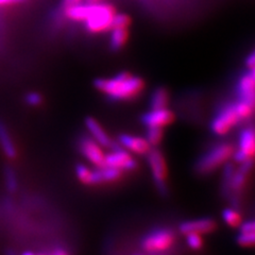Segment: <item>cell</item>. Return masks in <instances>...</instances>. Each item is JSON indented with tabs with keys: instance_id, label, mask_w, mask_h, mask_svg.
I'll return each instance as SVG.
<instances>
[{
	"instance_id": "6",
	"label": "cell",
	"mask_w": 255,
	"mask_h": 255,
	"mask_svg": "<svg viewBox=\"0 0 255 255\" xmlns=\"http://www.w3.org/2000/svg\"><path fill=\"white\" fill-rule=\"evenodd\" d=\"M148 164L154 185L158 193L162 196L168 194V184H167V165L163 153L158 149L151 148L148 152Z\"/></svg>"
},
{
	"instance_id": "2",
	"label": "cell",
	"mask_w": 255,
	"mask_h": 255,
	"mask_svg": "<svg viewBox=\"0 0 255 255\" xmlns=\"http://www.w3.org/2000/svg\"><path fill=\"white\" fill-rule=\"evenodd\" d=\"M235 148L229 142H219L203 153L196 163L195 169L198 174L205 175L218 169L232 158Z\"/></svg>"
},
{
	"instance_id": "26",
	"label": "cell",
	"mask_w": 255,
	"mask_h": 255,
	"mask_svg": "<svg viewBox=\"0 0 255 255\" xmlns=\"http://www.w3.org/2000/svg\"><path fill=\"white\" fill-rule=\"evenodd\" d=\"M130 23L129 16L124 13L115 14L113 21H112V27L111 28H128Z\"/></svg>"
},
{
	"instance_id": "28",
	"label": "cell",
	"mask_w": 255,
	"mask_h": 255,
	"mask_svg": "<svg viewBox=\"0 0 255 255\" xmlns=\"http://www.w3.org/2000/svg\"><path fill=\"white\" fill-rule=\"evenodd\" d=\"M26 102H27V105H29L31 107L39 106L42 103V96L38 93L31 92V93L27 94V96H26Z\"/></svg>"
},
{
	"instance_id": "23",
	"label": "cell",
	"mask_w": 255,
	"mask_h": 255,
	"mask_svg": "<svg viewBox=\"0 0 255 255\" xmlns=\"http://www.w3.org/2000/svg\"><path fill=\"white\" fill-rule=\"evenodd\" d=\"M185 241L187 246L191 250H200L203 247V238L201 234L198 233H188L185 234Z\"/></svg>"
},
{
	"instance_id": "8",
	"label": "cell",
	"mask_w": 255,
	"mask_h": 255,
	"mask_svg": "<svg viewBox=\"0 0 255 255\" xmlns=\"http://www.w3.org/2000/svg\"><path fill=\"white\" fill-rule=\"evenodd\" d=\"M105 165L125 172L136 169L137 162L129 151L114 143V146L111 148V152L105 156Z\"/></svg>"
},
{
	"instance_id": "35",
	"label": "cell",
	"mask_w": 255,
	"mask_h": 255,
	"mask_svg": "<svg viewBox=\"0 0 255 255\" xmlns=\"http://www.w3.org/2000/svg\"><path fill=\"white\" fill-rule=\"evenodd\" d=\"M6 255H16V254L12 250H9V251L6 252Z\"/></svg>"
},
{
	"instance_id": "16",
	"label": "cell",
	"mask_w": 255,
	"mask_h": 255,
	"mask_svg": "<svg viewBox=\"0 0 255 255\" xmlns=\"http://www.w3.org/2000/svg\"><path fill=\"white\" fill-rule=\"evenodd\" d=\"M84 124L90 133V136L95 141H97L102 148H112L114 146V142L111 139L110 135L95 118L87 117Z\"/></svg>"
},
{
	"instance_id": "20",
	"label": "cell",
	"mask_w": 255,
	"mask_h": 255,
	"mask_svg": "<svg viewBox=\"0 0 255 255\" xmlns=\"http://www.w3.org/2000/svg\"><path fill=\"white\" fill-rule=\"evenodd\" d=\"M222 167H223V170L221 174V191L223 196L229 197L231 180L233 178L236 167L234 166L233 163L231 162H227Z\"/></svg>"
},
{
	"instance_id": "21",
	"label": "cell",
	"mask_w": 255,
	"mask_h": 255,
	"mask_svg": "<svg viewBox=\"0 0 255 255\" xmlns=\"http://www.w3.org/2000/svg\"><path fill=\"white\" fill-rule=\"evenodd\" d=\"M222 219L227 226L231 228H239L243 222L241 213L238 212L236 207H227L222 211Z\"/></svg>"
},
{
	"instance_id": "19",
	"label": "cell",
	"mask_w": 255,
	"mask_h": 255,
	"mask_svg": "<svg viewBox=\"0 0 255 255\" xmlns=\"http://www.w3.org/2000/svg\"><path fill=\"white\" fill-rule=\"evenodd\" d=\"M0 146H1L4 154L7 157L14 158L16 156V149L14 147V143L9 133H7L5 126L1 122H0Z\"/></svg>"
},
{
	"instance_id": "14",
	"label": "cell",
	"mask_w": 255,
	"mask_h": 255,
	"mask_svg": "<svg viewBox=\"0 0 255 255\" xmlns=\"http://www.w3.org/2000/svg\"><path fill=\"white\" fill-rule=\"evenodd\" d=\"M118 145L132 154L147 155L152 148L145 137L135 136L132 134H121L118 136Z\"/></svg>"
},
{
	"instance_id": "34",
	"label": "cell",
	"mask_w": 255,
	"mask_h": 255,
	"mask_svg": "<svg viewBox=\"0 0 255 255\" xmlns=\"http://www.w3.org/2000/svg\"><path fill=\"white\" fill-rule=\"evenodd\" d=\"M21 255H35L33 252H30V251H27V252H23Z\"/></svg>"
},
{
	"instance_id": "9",
	"label": "cell",
	"mask_w": 255,
	"mask_h": 255,
	"mask_svg": "<svg viewBox=\"0 0 255 255\" xmlns=\"http://www.w3.org/2000/svg\"><path fill=\"white\" fill-rule=\"evenodd\" d=\"M78 147L81 154L94 166L97 167L105 165L106 153L103 152V149L99 143L95 141L91 136L84 135V136L80 137Z\"/></svg>"
},
{
	"instance_id": "36",
	"label": "cell",
	"mask_w": 255,
	"mask_h": 255,
	"mask_svg": "<svg viewBox=\"0 0 255 255\" xmlns=\"http://www.w3.org/2000/svg\"><path fill=\"white\" fill-rule=\"evenodd\" d=\"M89 2H96V0H89Z\"/></svg>"
},
{
	"instance_id": "1",
	"label": "cell",
	"mask_w": 255,
	"mask_h": 255,
	"mask_svg": "<svg viewBox=\"0 0 255 255\" xmlns=\"http://www.w3.org/2000/svg\"><path fill=\"white\" fill-rule=\"evenodd\" d=\"M94 86L114 101H130L142 93L145 83L138 76L123 71L111 78L96 79Z\"/></svg>"
},
{
	"instance_id": "10",
	"label": "cell",
	"mask_w": 255,
	"mask_h": 255,
	"mask_svg": "<svg viewBox=\"0 0 255 255\" xmlns=\"http://www.w3.org/2000/svg\"><path fill=\"white\" fill-rule=\"evenodd\" d=\"M255 166V159H250V161H246L244 163L239 164L238 168H235L233 178L231 180L230 184V193L229 197L234 198L235 200L238 199V196L241 195L245 185L248 180L249 174L251 170Z\"/></svg>"
},
{
	"instance_id": "31",
	"label": "cell",
	"mask_w": 255,
	"mask_h": 255,
	"mask_svg": "<svg viewBox=\"0 0 255 255\" xmlns=\"http://www.w3.org/2000/svg\"><path fill=\"white\" fill-rule=\"evenodd\" d=\"M23 1H26V0H0V5L20 3V2H23Z\"/></svg>"
},
{
	"instance_id": "12",
	"label": "cell",
	"mask_w": 255,
	"mask_h": 255,
	"mask_svg": "<svg viewBox=\"0 0 255 255\" xmlns=\"http://www.w3.org/2000/svg\"><path fill=\"white\" fill-rule=\"evenodd\" d=\"M141 124L146 128H165L174 121V114L168 108L150 110L141 116Z\"/></svg>"
},
{
	"instance_id": "7",
	"label": "cell",
	"mask_w": 255,
	"mask_h": 255,
	"mask_svg": "<svg viewBox=\"0 0 255 255\" xmlns=\"http://www.w3.org/2000/svg\"><path fill=\"white\" fill-rule=\"evenodd\" d=\"M232 157L238 164L255 159V126L246 127L239 133L238 147Z\"/></svg>"
},
{
	"instance_id": "5",
	"label": "cell",
	"mask_w": 255,
	"mask_h": 255,
	"mask_svg": "<svg viewBox=\"0 0 255 255\" xmlns=\"http://www.w3.org/2000/svg\"><path fill=\"white\" fill-rule=\"evenodd\" d=\"M175 235L170 229L152 230L141 239V248L148 253H161L169 250L174 245Z\"/></svg>"
},
{
	"instance_id": "24",
	"label": "cell",
	"mask_w": 255,
	"mask_h": 255,
	"mask_svg": "<svg viewBox=\"0 0 255 255\" xmlns=\"http://www.w3.org/2000/svg\"><path fill=\"white\" fill-rule=\"evenodd\" d=\"M4 180H5V186L6 189L10 193H15L17 189V179H16V174L12 168H6L4 172Z\"/></svg>"
},
{
	"instance_id": "30",
	"label": "cell",
	"mask_w": 255,
	"mask_h": 255,
	"mask_svg": "<svg viewBox=\"0 0 255 255\" xmlns=\"http://www.w3.org/2000/svg\"><path fill=\"white\" fill-rule=\"evenodd\" d=\"M239 232H251L255 233V219L243 221L239 226Z\"/></svg>"
},
{
	"instance_id": "15",
	"label": "cell",
	"mask_w": 255,
	"mask_h": 255,
	"mask_svg": "<svg viewBox=\"0 0 255 255\" xmlns=\"http://www.w3.org/2000/svg\"><path fill=\"white\" fill-rule=\"evenodd\" d=\"M236 91L239 100L249 103L255 109V80L248 71L239 77Z\"/></svg>"
},
{
	"instance_id": "4",
	"label": "cell",
	"mask_w": 255,
	"mask_h": 255,
	"mask_svg": "<svg viewBox=\"0 0 255 255\" xmlns=\"http://www.w3.org/2000/svg\"><path fill=\"white\" fill-rule=\"evenodd\" d=\"M239 123H242V119L236 110L235 102H230L223 105L217 113L215 114L210 128L215 135L222 136V135L229 133Z\"/></svg>"
},
{
	"instance_id": "18",
	"label": "cell",
	"mask_w": 255,
	"mask_h": 255,
	"mask_svg": "<svg viewBox=\"0 0 255 255\" xmlns=\"http://www.w3.org/2000/svg\"><path fill=\"white\" fill-rule=\"evenodd\" d=\"M128 39L127 28H111L110 47L113 50H119L125 46Z\"/></svg>"
},
{
	"instance_id": "3",
	"label": "cell",
	"mask_w": 255,
	"mask_h": 255,
	"mask_svg": "<svg viewBox=\"0 0 255 255\" xmlns=\"http://www.w3.org/2000/svg\"><path fill=\"white\" fill-rule=\"evenodd\" d=\"M116 12L108 3L91 2V7L86 18L83 20L85 29L91 33H100L111 29L112 21Z\"/></svg>"
},
{
	"instance_id": "22",
	"label": "cell",
	"mask_w": 255,
	"mask_h": 255,
	"mask_svg": "<svg viewBox=\"0 0 255 255\" xmlns=\"http://www.w3.org/2000/svg\"><path fill=\"white\" fill-rule=\"evenodd\" d=\"M163 134L162 128H147L145 138L151 147H156L162 141Z\"/></svg>"
},
{
	"instance_id": "17",
	"label": "cell",
	"mask_w": 255,
	"mask_h": 255,
	"mask_svg": "<svg viewBox=\"0 0 255 255\" xmlns=\"http://www.w3.org/2000/svg\"><path fill=\"white\" fill-rule=\"evenodd\" d=\"M169 93L165 87H156L151 94L150 97V110L168 108Z\"/></svg>"
},
{
	"instance_id": "13",
	"label": "cell",
	"mask_w": 255,
	"mask_h": 255,
	"mask_svg": "<svg viewBox=\"0 0 255 255\" xmlns=\"http://www.w3.org/2000/svg\"><path fill=\"white\" fill-rule=\"evenodd\" d=\"M217 229V223L214 219L204 217L193 220H187L180 223L179 232L183 235L188 233H198V234H210Z\"/></svg>"
},
{
	"instance_id": "33",
	"label": "cell",
	"mask_w": 255,
	"mask_h": 255,
	"mask_svg": "<svg viewBox=\"0 0 255 255\" xmlns=\"http://www.w3.org/2000/svg\"><path fill=\"white\" fill-rule=\"evenodd\" d=\"M81 0H64V5L66 6H69V5H73V4H76V3H79Z\"/></svg>"
},
{
	"instance_id": "27",
	"label": "cell",
	"mask_w": 255,
	"mask_h": 255,
	"mask_svg": "<svg viewBox=\"0 0 255 255\" xmlns=\"http://www.w3.org/2000/svg\"><path fill=\"white\" fill-rule=\"evenodd\" d=\"M89 167L83 165V164H78L76 167V174L78 179L81 181L84 184H87V180H89V174H90Z\"/></svg>"
},
{
	"instance_id": "11",
	"label": "cell",
	"mask_w": 255,
	"mask_h": 255,
	"mask_svg": "<svg viewBox=\"0 0 255 255\" xmlns=\"http://www.w3.org/2000/svg\"><path fill=\"white\" fill-rule=\"evenodd\" d=\"M122 171H119L115 168H112L107 165L97 166L90 169L89 180H87L86 185H98V184H106V183H114L118 180H121L123 177Z\"/></svg>"
},
{
	"instance_id": "29",
	"label": "cell",
	"mask_w": 255,
	"mask_h": 255,
	"mask_svg": "<svg viewBox=\"0 0 255 255\" xmlns=\"http://www.w3.org/2000/svg\"><path fill=\"white\" fill-rule=\"evenodd\" d=\"M245 64L247 68H248V73L254 78L255 80V49L246 58Z\"/></svg>"
},
{
	"instance_id": "32",
	"label": "cell",
	"mask_w": 255,
	"mask_h": 255,
	"mask_svg": "<svg viewBox=\"0 0 255 255\" xmlns=\"http://www.w3.org/2000/svg\"><path fill=\"white\" fill-rule=\"evenodd\" d=\"M51 255H68V253L63 248H55V249H53Z\"/></svg>"
},
{
	"instance_id": "25",
	"label": "cell",
	"mask_w": 255,
	"mask_h": 255,
	"mask_svg": "<svg viewBox=\"0 0 255 255\" xmlns=\"http://www.w3.org/2000/svg\"><path fill=\"white\" fill-rule=\"evenodd\" d=\"M236 242L242 247H254L255 246V233L239 232L236 237Z\"/></svg>"
}]
</instances>
